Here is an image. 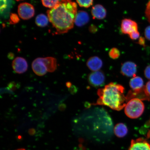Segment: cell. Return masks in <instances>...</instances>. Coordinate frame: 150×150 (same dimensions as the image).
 I'll return each instance as SVG.
<instances>
[{"instance_id": "6da1fadb", "label": "cell", "mask_w": 150, "mask_h": 150, "mask_svg": "<svg viewBox=\"0 0 150 150\" xmlns=\"http://www.w3.org/2000/svg\"><path fill=\"white\" fill-rule=\"evenodd\" d=\"M77 5L72 1H63L47 12L49 21L58 34L65 33L74 28Z\"/></svg>"}, {"instance_id": "7a4b0ae2", "label": "cell", "mask_w": 150, "mask_h": 150, "mask_svg": "<svg viewBox=\"0 0 150 150\" xmlns=\"http://www.w3.org/2000/svg\"><path fill=\"white\" fill-rule=\"evenodd\" d=\"M125 88L120 84L110 83L97 91L99 97L96 103L91 105H100L109 107L119 111L126 106L128 102L124 94Z\"/></svg>"}, {"instance_id": "3957f363", "label": "cell", "mask_w": 150, "mask_h": 150, "mask_svg": "<svg viewBox=\"0 0 150 150\" xmlns=\"http://www.w3.org/2000/svg\"><path fill=\"white\" fill-rule=\"evenodd\" d=\"M145 110V105L140 99L134 98L131 99L125 106V112L127 117L132 119L139 117Z\"/></svg>"}, {"instance_id": "277c9868", "label": "cell", "mask_w": 150, "mask_h": 150, "mask_svg": "<svg viewBox=\"0 0 150 150\" xmlns=\"http://www.w3.org/2000/svg\"><path fill=\"white\" fill-rule=\"evenodd\" d=\"M20 17L24 20H29L34 16L35 10L32 5L27 3L20 4L18 8Z\"/></svg>"}, {"instance_id": "5b68a950", "label": "cell", "mask_w": 150, "mask_h": 150, "mask_svg": "<svg viewBox=\"0 0 150 150\" xmlns=\"http://www.w3.org/2000/svg\"><path fill=\"white\" fill-rule=\"evenodd\" d=\"M121 29L122 33L129 35L134 32L138 31V24L130 19L125 18L121 21Z\"/></svg>"}, {"instance_id": "8992f818", "label": "cell", "mask_w": 150, "mask_h": 150, "mask_svg": "<svg viewBox=\"0 0 150 150\" xmlns=\"http://www.w3.org/2000/svg\"><path fill=\"white\" fill-rule=\"evenodd\" d=\"M128 150H150V143L143 138L132 140Z\"/></svg>"}, {"instance_id": "52a82bcc", "label": "cell", "mask_w": 150, "mask_h": 150, "mask_svg": "<svg viewBox=\"0 0 150 150\" xmlns=\"http://www.w3.org/2000/svg\"><path fill=\"white\" fill-rule=\"evenodd\" d=\"M12 66L15 72L18 74H22L27 70L28 64L24 58L18 57L13 61Z\"/></svg>"}, {"instance_id": "ba28073f", "label": "cell", "mask_w": 150, "mask_h": 150, "mask_svg": "<svg viewBox=\"0 0 150 150\" xmlns=\"http://www.w3.org/2000/svg\"><path fill=\"white\" fill-rule=\"evenodd\" d=\"M88 80L91 85L95 87H98L104 83L105 75L101 71H95L89 75Z\"/></svg>"}, {"instance_id": "9c48e42d", "label": "cell", "mask_w": 150, "mask_h": 150, "mask_svg": "<svg viewBox=\"0 0 150 150\" xmlns=\"http://www.w3.org/2000/svg\"><path fill=\"white\" fill-rule=\"evenodd\" d=\"M32 67L33 72L39 76H44L47 71L42 58H38L35 59L32 64Z\"/></svg>"}, {"instance_id": "30bf717a", "label": "cell", "mask_w": 150, "mask_h": 150, "mask_svg": "<svg viewBox=\"0 0 150 150\" xmlns=\"http://www.w3.org/2000/svg\"><path fill=\"white\" fill-rule=\"evenodd\" d=\"M137 65L136 64L131 61L125 62L122 66L121 72L123 75L127 77L136 76Z\"/></svg>"}, {"instance_id": "8fae6325", "label": "cell", "mask_w": 150, "mask_h": 150, "mask_svg": "<svg viewBox=\"0 0 150 150\" xmlns=\"http://www.w3.org/2000/svg\"><path fill=\"white\" fill-rule=\"evenodd\" d=\"M91 13L93 19L103 20L106 16L107 11L103 5L97 4L92 8Z\"/></svg>"}, {"instance_id": "7c38bea8", "label": "cell", "mask_w": 150, "mask_h": 150, "mask_svg": "<svg viewBox=\"0 0 150 150\" xmlns=\"http://www.w3.org/2000/svg\"><path fill=\"white\" fill-rule=\"evenodd\" d=\"M90 18L88 14L85 11H80L77 13L74 24L78 27H82L88 23Z\"/></svg>"}, {"instance_id": "4fadbf2b", "label": "cell", "mask_w": 150, "mask_h": 150, "mask_svg": "<svg viewBox=\"0 0 150 150\" xmlns=\"http://www.w3.org/2000/svg\"><path fill=\"white\" fill-rule=\"evenodd\" d=\"M103 64L102 60L96 56H94L90 57L88 60L87 65L90 70L92 71H99L102 68Z\"/></svg>"}, {"instance_id": "5bb4252c", "label": "cell", "mask_w": 150, "mask_h": 150, "mask_svg": "<svg viewBox=\"0 0 150 150\" xmlns=\"http://www.w3.org/2000/svg\"><path fill=\"white\" fill-rule=\"evenodd\" d=\"M42 59L48 72H53L56 70L57 62L55 58L48 57L42 58Z\"/></svg>"}, {"instance_id": "9a60e30c", "label": "cell", "mask_w": 150, "mask_h": 150, "mask_svg": "<svg viewBox=\"0 0 150 150\" xmlns=\"http://www.w3.org/2000/svg\"><path fill=\"white\" fill-rule=\"evenodd\" d=\"M130 86L131 88L133 90L139 91L144 87L143 80L140 77H134L130 80Z\"/></svg>"}, {"instance_id": "2e32d148", "label": "cell", "mask_w": 150, "mask_h": 150, "mask_svg": "<svg viewBox=\"0 0 150 150\" xmlns=\"http://www.w3.org/2000/svg\"><path fill=\"white\" fill-rule=\"evenodd\" d=\"M114 132L116 136L120 138H122L126 135L128 130L125 124L120 123L115 125L114 129Z\"/></svg>"}, {"instance_id": "e0dca14e", "label": "cell", "mask_w": 150, "mask_h": 150, "mask_svg": "<svg viewBox=\"0 0 150 150\" xmlns=\"http://www.w3.org/2000/svg\"><path fill=\"white\" fill-rule=\"evenodd\" d=\"M48 17L44 14L38 15L35 18V22L36 25L39 27H44L48 25L49 21Z\"/></svg>"}, {"instance_id": "ac0fdd59", "label": "cell", "mask_w": 150, "mask_h": 150, "mask_svg": "<svg viewBox=\"0 0 150 150\" xmlns=\"http://www.w3.org/2000/svg\"><path fill=\"white\" fill-rule=\"evenodd\" d=\"M41 1L44 6L52 8L60 2L62 0H41Z\"/></svg>"}, {"instance_id": "d6986e66", "label": "cell", "mask_w": 150, "mask_h": 150, "mask_svg": "<svg viewBox=\"0 0 150 150\" xmlns=\"http://www.w3.org/2000/svg\"><path fill=\"white\" fill-rule=\"evenodd\" d=\"M77 3L81 7L88 8L93 5V0H76Z\"/></svg>"}, {"instance_id": "ffe728a7", "label": "cell", "mask_w": 150, "mask_h": 150, "mask_svg": "<svg viewBox=\"0 0 150 150\" xmlns=\"http://www.w3.org/2000/svg\"><path fill=\"white\" fill-rule=\"evenodd\" d=\"M109 56L112 59H118L120 56V50L117 48H112L109 52Z\"/></svg>"}, {"instance_id": "44dd1931", "label": "cell", "mask_w": 150, "mask_h": 150, "mask_svg": "<svg viewBox=\"0 0 150 150\" xmlns=\"http://www.w3.org/2000/svg\"><path fill=\"white\" fill-rule=\"evenodd\" d=\"M20 21V18L15 13H11L9 18V22L11 24L17 23Z\"/></svg>"}, {"instance_id": "7402d4cb", "label": "cell", "mask_w": 150, "mask_h": 150, "mask_svg": "<svg viewBox=\"0 0 150 150\" xmlns=\"http://www.w3.org/2000/svg\"><path fill=\"white\" fill-rule=\"evenodd\" d=\"M8 89L12 91H16L17 89H18L20 87L19 83H17L14 81H12L9 82L7 85Z\"/></svg>"}, {"instance_id": "603a6c76", "label": "cell", "mask_w": 150, "mask_h": 150, "mask_svg": "<svg viewBox=\"0 0 150 150\" xmlns=\"http://www.w3.org/2000/svg\"><path fill=\"white\" fill-rule=\"evenodd\" d=\"M145 16L147 18L148 21L150 23V0L146 5L145 11Z\"/></svg>"}, {"instance_id": "cb8c5ba5", "label": "cell", "mask_w": 150, "mask_h": 150, "mask_svg": "<svg viewBox=\"0 0 150 150\" xmlns=\"http://www.w3.org/2000/svg\"><path fill=\"white\" fill-rule=\"evenodd\" d=\"M129 35L130 38L132 40H136L137 39H139L140 37V33L138 31L131 33L129 34Z\"/></svg>"}, {"instance_id": "d4e9b609", "label": "cell", "mask_w": 150, "mask_h": 150, "mask_svg": "<svg viewBox=\"0 0 150 150\" xmlns=\"http://www.w3.org/2000/svg\"><path fill=\"white\" fill-rule=\"evenodd\" d=\"M145 36L147 40L150 41V25L146 28L145 30Z\"/></svg>"}, {"instance_id": "484cf974", "label": "cell", "mask_w": 150, "mask_h": 150, "mask_svg": "<svg viewBox=\"0 0 150 150\" xmlns=\"http://www.w3.org/2000/svg\"><path fill=\"white\" fill-rule=\"evenodd\" d=\"M7 6V0H1V12L5 10Z\"/></svg>"}, {"instance_id": "4316f807", "label": "cell", "mask_w": 150, "mask_h": 150, "mask_svg": "<svg viewBox=\"0 0 150 150\" xmlns=\"http://www.w3.org/2000/svg\"><path fill=\"white\" fill-rule=\"evenodd\" d=\"M144 74L146 77L150 80V65L146 67Z\"/></svg>"}, {"instance_id": "83f0119b", "label": "cell", "mask_w": 150, "mask_h": 150, "mask_svg": "<svg viewBox=\"0 0 150 150\" xmlns=\"http://www.w3.org/2000/svg\"><path fill=\"white\" fill-rule=\"evenodd\" d=\"M138 44L140 45L145 46V39L144 37H141L139 39Z\"/></svg>"}, {"instance_id": "f1b7e54d", "label": "cell", "mask_w": 150, "mask_h": 150, "mask_svg": "<svg viewBox=\"0 0 150 150\" xmlns=\"http://www.w3.org/2000/svg\"><path fill=\"white\" fill-rule=\"evenodd\" d=\"M89 31L91 33H96L97 31V28L95 25H91L89 27Z\"/></svg>"}, {"instance_id": "f546056e", "label": "cell", "mask_w": 150, "mask_h": 150, "mask_svg": "<svg viewBox=\"0 0 150 150\" xmlns=\"http://www.w3.org/2000/svg\"><path fill=\"white\" fill-rule=\"evenodd\" d=\"M69 91L71 93L74 94L76 93L77 92V89L75 86H72L71 87L69 88Z\"/></svg>"}, {"instance_id": "4dcf8cb0", "label": "cell", "mask_w": 150, "mask_h": 150, "mask_svg": "<svg viewBox=\"0 0 150 150\" xmlns=\"http://www.w3.org/2000/svg\"><path fill=\"white\" fill-rule=\"evenodd\" d=\"M145 87L146 91L150 96V81L147 82Z\"/></svg>"}, {"instance_id": "1f68e13d", "label": "cell", "mask_w": 150, "mask_h": 150, "mask_svg": "<svg viewBox=\"0 0 150 150\" xmlns=\"http://www.w3.org/2000/svg\"><path fill=\"white\" fill-rule=\"evenodd\" d=\"M66 108V105L64 103H62L59 106V110L61 111H63Z\"/></svg>"}, {"instance_id": "d6a6232c", "label": "cell", "mask_w": 150, "mask_h": 150, "mask_svg": "<svg viewBox=\"0 0 150 150\" xmlns=\"http://www.w3.org/2000/svg\"><path fill=\"white\" fill-rule=\"evenodd\" d=\"M66 85L67 88H70L71 86H72V84L70 82H67L66 83Z\"/></svg>"}, {"instance_id": "836d02e7", "label": "cell", "mask_w": 150, "mask_h": 150, "mask_svg": "<svg viewBox=\"0 0 150 150\" xmlns=\"http://www.w3.org/2000/svg\"><path fill=\"white\" fill-rule=\"evenodd\" d=\"M14 57V54L12 53H9L8 54V58L10 59H13Z\"/></svg>"}, {"instance_id": "e575fe53", "label": "cell", "mask_w": 150, "mask_h": 150, "mask_svg": "<svg viewBox=\"0 0 150 150\" xmlns=\"http://www.w3.org/2000/svg\"><path fill=\"white\" fill-rule=\"evenodd\" d=\"M61 1H71V0H62Z\"/></svg>"}, {"instance_id": "d590c367", "label": "cell", "mask_w": 150, "mask_h": 150, "mask_svg": "<svg viewBox=\"0 0 150 150\" xmlns=\"http://www.w3.org/2000/svg\"><path fill=\"white\" fill-rule=\"evenodd\" d=\"M16 150H25V149H18Z\"/></svg>"}, {"instance_id": "8d00e7d4", "label": "cell", "mask_w": 150, "mask_h": 150, "mask_svg": "<svg viewBox=\"0 0 150 150\" xmlns=\"http://www.w3.org/2000/svg\"><path fill=\"white\" fill-rule=\"evenodd\" d=\"M16 1H22V0H16Z\"/></svg>"}]
</instances>
